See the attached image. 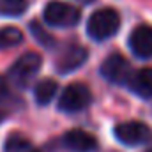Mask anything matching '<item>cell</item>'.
Listing matches in <instances>:
<instances>
[{"mask_svg": "<svg viewBox=\"0 0 152 152\" xmlns=\"http://www.w3.org/2000/svg\"><path fill=\"white\" fill-rule=\"evenodd\" d=\"M120 28V16L112 7L96 11L87 21V34L94 41H106L113 37Z\"/></svg>", "mask_w": 152, "mask_h": 152, "instance_id": "1", "label": "cell"}, {"mask_svg": "<svg viewBox=\"0 0 152 152\" xmlns=\"http://www.w3.org/2000/svg\"><path fill=\"white\" fill-rule=\"evenodd\" d=\"M42 66V58L36 51H28L21 55L9 69V80L18 88H27L32 80L37 76L39 69Z\"/></svg>", "mask_w": 152, "mask_h": 152, "instance_id": "2", "label": "cell"}, {"mask_svg": "<svg viewBox=\"0 0 152 152\" xmlns=\"http://www.w3.org/2000/svg\"><path fill=\"white\" fill-rule=\"evenodd\" d=\"M44 21L50 27H58V28H69L80 23V9L75 5L66 4V2H50L44 7Z\"/></svg>", "mask_w": 152, "mask_h": 152, "instance_id": "3", "label": "cell"}, {"mask_svg": "<svg viewBox=\"0 0 152 152\" xmlns=\"http://www.w3.org/2000/svg\"><path fill=\"white\" fill-rule=\"evenodd\" d=\"M92 103V94L87 85L83 83H71L64 88L58 97V110L66 113H76L85 110Z\"/></svg>", "mask_w": 152, "mask_h": 152, "instance_id": "4", "label": "cell"}, {"mask_svg": "<svg viewBox=\"0 0 152 152\" xmlns=\"http://www.w3.org/2000/svg\"><path fill=\"white\" fill-rule=\"evenodd\" d=\"M113 134L120 143H124L127 147H136V145L145 143L151 138V129L143 122L131 120V122L117 124L113 129Z\"/></svg>", "mask_w": 152, "mask_h": 152, "instance_id": "5", "label": "cell"}, {"mask_svg": "<svg viewBox=\"0 0 152 152\" xmlns=\"http://www.w3.org/2000/svg\"><path fill=\"white\" fill-rule=\"evenodd\" d=\"M101 75L104 80H108L110 83H115V85H124L129 81L131 78V66L129 62L118 55V53H113L110 55L103 64H101Z\"/></svg>", "mask_w": 152, "mask_h": 152, "instance_id": "6", "label": "cell"}, {"mask_svg": "<svg viewBox=\"0 0 152 152\" xmlns=\"http://www.w3.org/2000/svg\"><path fill=\"white\" fill-rule=\"evenodd\" d=\"M129 50L138 58H152V27H136L129 36Z\"/></svg>", "mask_w": 152, "mask_h": 152, "instance_id": "7", "label": "cell"}, {"mask_svg": "<svg viewBox=\"0 0 152 152\" xmlns=\"http://www.w3.org/2000/svg\"><path fill=\"white\" fill-rule=\"evenodd\" d=\"M87 62V50L83 46H78V44H73L69 48H66L62 51V55L58 57L57 60V69L58 73L62 75H67V73H73L76 71L80 66H83Z\"/></svg>", "mask_w": 152, "mask_h": 152, "instance_id": "8", "label": "cell"}, {"mask_svg": "<svg viewBox=\"0 0 152 152\" xmlns=\"http://www.w3.org/2000/svg\"><path fill=\"white\" fill-rule=\"evenodd\" d=\"M64 147L73 152H94L97 149V140L83 129H71L64 134Z\"/></svg>", "mask_w": 152, "mask_h": 152, "instance_id": "9", "label": "cell"}, {"mask_svg": "<svg viewBox=\"0 0 152 152\" xmlns=\"http://www.w3.org/2000/svg\"><path fill=\"white\" fill-rule=\"evenodd\" d=\"M131 92L142 99H152V67H143L133 73L127 81Z\"/></svg>", "mask_w": 152, "mask_h": 152, "instance_id": "10", "label": "cell"}, {"mask_svg": "<svg viewBox=\"0 0 152 152\" xmlns=\"http://www.w3.org/2000/svg\"><path fill=\"white\" fill-rule=\"evenodd\" d=\"M57 90H58V85L51 78H44V80L37 81V85L34 88V97H36L37 104H50L53 101Z\"/></svg>", "mask_w": 152, "mask_h": 152, "instance_id": "11", "label": "cell"}, {"mask_svg": "<svg viewBox=\"0 0 152 152\" xmlns=\"http://www.w3.org/2000/svg\"><path fill=\"white\" fill-rule=\"evenodd\" d=\"M21 41H23V34L16 27H5L0 30V50L18 46V44H21Z\"/></svg>", "mask_w": 152, "mask_h": 152, "instance_id": "12", "label": "cell"}, {"mask_svg": "<svg viewBox=\"0 0 152 152\" xmlns=\"http://www.w3.org/2000/svg\"><path fill=\"white\" fill-rule=\"evenodd\" d=\"M28 0H0V14L2 16H20L25 12Z\"/></svg>", "mask_w": 152, "mask_h": 152, "instance_id": "13", "label": "cell"}, {"mask_svg": "<svg viewBox=\"0 0 152 152\" xmlns=\"http://www.w3.org/2000/svg\"><path fill=\"white\" fill-rule=\"evenodd\" d=\"M4 149H5V152H30L34 147H32V143H30L25 136H21V134H12V136H9V138L5 140Z\"/></svg>", "mask_w": 152, "mask_h": 152, "instance_id": "14", "label": "cell"}, {"mask_svg": "<svg viewBox=\"0 0 152 152\" xmlns=\"http://www.w3.org/2000/svg\"><path fill=\"white\" fill-rule=\"evenodd\" d=\"M30 28H32V34H34V36H36V37L39 39V42H41V44H44L46 48H51V46L55 44L53 37H50V36H48V34H46V32H44V30H42V28L39 27L36 21H32Z\"/></svg>", "mask_w": 152, "mask_h": 152, "instance_id": "15", "label": "cell"}, {"mask_svg": "<svg viewBox=\"0 0 152 152\" xmlns=\"http://www.w3.org/2000/svg\"><path fill=\"white\" fill-rule=\"evenodd\" d=\"M78 2H83V4H90L92 0H78Z\"/></svg>", "mask_w": 152, "mask_h": 152, "instance_id": "16", "label": "cell"}, {"mask_svg": "<svg viewBox=\"0 0 152 152\" xmlns=\"http://www.w3.org/2000/svg\"><path fill=\"white\" fill-rule=\"evenodd\" d=\"M147 152H152V143H151V147H149V149H147Z\"/></svg>", "mask_w": 152, "mask_h": 152, "instance_id": "17", "label": "cell"}, {"mask_svg": "<svg viewBox=\"0 0 152 152\" xmlns=\"http://www.w3.org/2000/svg\"><path fill=\"white\" fill-rule=\"evenodd\" d=\"M2 118H4V113H2V110H0V120H2Z\"/></svg>", "mask_w": 152, "mask_h": 152, "instance_id": "18", "label": "cell"}, {"mask_svg": "<svg viewBox=\"0 0 152 152\" xmlns=\"http://www.w3.org/2000/svg\"><path fill=\"white\" fill-rule=\"evenodd\" d=\"M30 152H37V151H36V149H32V151H30Z\"/></svg>", "mask_w": 152, "mask_h": 152, "instance_id": "19", "label": "cell"}]
</instances>
